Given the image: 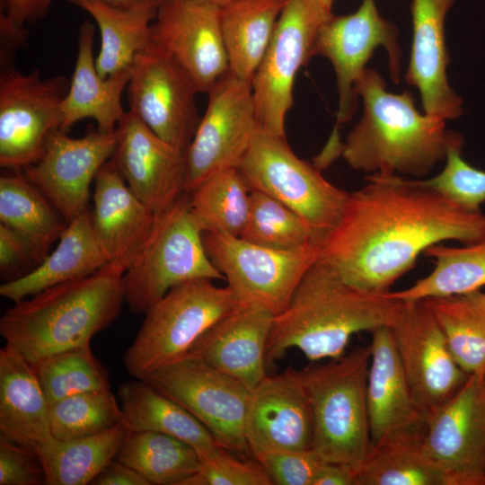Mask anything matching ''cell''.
<instances>
[{
	"instance_id": "cell-1",
	"label": "cell",
	"mask_w": 485,
	"mask_h": 485,
	"mask_svg": "<svg viewBox=\"0 0 485 485\" xmlns=\"http://www.w3.org/2000/svg\"><path fill=\"white\" fill-rule=\"evenodd\" d=\"M349 192L344 212L320 243L319 259L348 283L385 294L419 254L445 241L485 235V215L453 204L420 179L372 174Z\"/></svg>"
},
{
	"instance_id": "cell-2",
	"label": "cell",
	"mask_w": 485,
	"mask_h": 485,
	"mask_svg": "<svg viewBox=\"0 0 485 485\" xmlns=\"http://www.w3.org/2000/svg\"><path fill=\"white\" fill-rule=\"evenodd\" d=\"M403 306L389 292L371 293L348 283L318 258L285 310L273 317L267 366L292 348L313 362L339 358L354 334L392 327Z\"/></svg>"
},
{
	"instance_id": "cell-3",
	"label": "cell",
	"mask_w": 485,
	"mask_h": 485,
	"mask_svg": "<svg viewBox=\"0 0 485 485\" xmlns=\"http://www.w3.org/2000/svg\"><path fill=\"white\" fill-rule=\"evenodd\" d=\"M363 114L342 144L354 170L372 174L422 177L445 160L458 134L445 121L420 113L410 93L386 91L384 78L366 68L356 84Z\"/></svg>"
},
{
	"instance_id": "cell-4",
	"label": "cell",
	"mask_w": 485,
	"mask_h": 485,
	"mask_svg": "<svg viewBox=\"0 0 485 485\" xmlns=\"http://www.w3.org/2000/svg\"><path fill=\"white\" fill-rule=\"evenodd\" d=\"M124 272L120 266L105 263L90 276L14 303L0 319L5 344L31 365L53 353L89 345L120 313Z\"/></svg>"
},
{
	"instance_id": "cell-5",
	"label": "cell",
	"mask_w": 485,
	"mask_h": 485,
	"mask_svg": "<svg viewBox=\"0 0 485 485\" xmlns=\"http://www.w3.org/2000/svg\"><path fill=\"white\" fill-rule=\"evenodd\" d=\"M370 358V345L359 346L300 370L312 411V449L324 462L357 474L373 447L366 396Z\"/></svg>"
},
{
	"instance_id": "cell-6",
	"label": "cell",
	"mask_w": 485,
	"mask_h": 485,
	"mask_svg": "<svg viewBox=\"0 0 485 485\" xmlns=\"http://www.w3.org/2000/svg\"><path fill=\"white\" fill-rule=\"evenodd\" d=\"M238 306L232 290L212 279L197 278L171 288L145 313L138 331L123 355L135 379L183 357L217 321Z\"/></svg>"
},
{
	"instance_id": "cell-7",
	"label": "cell",
	"mask_w": 485,
	"mask_h": 485,
	"mask_svg": "<svg viewBox=\"0 0 485 485\" xmlns=\"http://www.w3.org/2000/svg\"><path fill=\"white\" fill-rule=\"evenodd\" d=\"M197 278L223 279L210 260L203 231L184 192L155 216L135 260L122 276L124 302L135 313H145L173 287Z\"/></svg>"
},
{
	"instance_id": "cell-8",
	"label": "cell",
	"mask_w": 485,
	"mask_h": 485,
	"mask_svg": "<svg viewBox=\"0 0 485 485\" xmlns=\"http://www.w3.org/2000/svg\"><path fill=\"white\" fill-rule=\"evenodd\" d=\"M250 190L261 191L299 215L319 243L339 223L349 192L300 159L286 137L258 128L237 168Z\"/></svg>"
},
{
	"instance_id": "cell-9",
	"label": "cell",
	"mask_w": 485,
	"mask_h": 485,
	"mask_svg": "<svg viewBox=\"0 0 485 485\" xmlns=\"http://www.w3.org/2000/svg\"><path fill=\"white\" fill-rule=\"evenodd\" d=\"M203 242L238 306L260 308L274 316L287 306L320 253V244L315 242L280 251L219 233H203Z\"/></svg>"
},
{
	"instance_id": "cell-10",
	"label": "cell",
	"mask_w": 485,
	"mask_h": 485,
	"mask_svg": "<svg viewBox=\"0 0 485 485\" xmlns=\"http://www.w3.org/2000/svg\"><path fill=\"white\" fill-rule=\"evenodd\" d=\"M397 34L396 26L380 14L375 0H362L354 13L332 15L321 24L314 41L313 56L321 55L330 60L336 74L339 92L335 128L324 148L328 154L340 153L342 143L338 137V128L355 112L358 97L356 84L375 48H385L391 77L396 84L399 82L401 51Z\"/></svg>"
},
{
	"instance_id": "cell-11",
	"label": "cell",
	"mask_w": 485,
	"mask_h": 485,
	"mask_svg": "<svg viewBox=\"0 0 485 485\" xmlns=\"http://www.w3.org/2000/svg\"><path fill=\"white\" fill-rule=\"evenodd\" d=\"M70 79L42 78L40 69L23 74L1 66L0 165L17 171L37 162L49 135L60 129L61 109Z\"/></svg>"
},
{
	"instance_id": "cell-12",
	"label": "cell",
	"mask_w": 485,
	"mask_h": 485,
	"mask_svg": "<svg viewBox=\"0 0 485 485\" xmlns=\"http://www.w3.org/2000/svg\"><path fill=\"white\" fill-rule=\"evenodd\" d=\"M329 18L318 0L287 1L251 80L260 128L286 137V118L294 104L296 74L313 56L318 30Z\"/></svg>"
},
{
	"instance_id": "cell-13",
	"label": "cell",
	"mask_w": 485,
	"mask_h": 485,
	"mask_svg": "<svg viewBox=\"0 0 485 485\" xmlns=\"http://www.w3.org/2000/svg\"><path fill=\"white\" fill-rule=\"evenodd\" d=\"M199 420L225 449L251 454L244 422L251 390L200 359L183 357L143 379Z\"/></svg>"
},
{
	"instance_id": "cell-14",
	"label": "cell",
	"mask_w": 485,
	"mask_h": 485,
	"mask_svg": "<svg viewBox=\"0 0 485 485\" xmlns=\"http://www.w3.org/2000/svg\"><path fill=\"white\" fill-rule=\"evenodd\" d=\"M208 101L185 153V192L210 175L238 168L259 128L251 81L231 71L207 93Z\"/></svg>"
},
{
	"instance_id": "cell-15",
	"label": "cell",
	"mask_w": 485,
	"mask_h": 485,
	"mask_svg": "<svg viewBox=\"0 0 485 485\" xmlns=\"http://www.w3.org/2000/svg\"><path fill=\"white\" fill-rule=\"evenodd\" d=\"M130 74L129 110L162 139L186 153L200 120L195 100L199 90L192 77L152 44L137 54Z\"/></svg>"
},
{
	"instance_id": "cell-16",
	"label": "cell",
	"mask_w": 485,
	"mask_h": 485,
	"mask_svg": "<svg viewBox=\"0 0 485 485\" xmlns=\"http://www.w3.org/2000/svg\"><path fill=\"white\" fill-rule=\"evenodd\" d=\"M424 449L448 485H485V380L470 375L426 419Z\"/></svg>"
},
{
	"instance_id": "cell-17",
	"label": "cell",
	"mask_w": 485,
	"mask_h": 485,
	"mask_svg": "<svg viewBox=\"0 0 485 485\" xmlns=\"http://www.w3.org/2000/svg\"><path fill=\"white\" fill-rule=\"evenodd\" d=\"M392 331L414 400L425 419L462 387L468 375L422 300L404 301Z\"/></svg>"
},
{
	"instance_id": "cell-18",
	"label": "cell",
	"mask_w": 485,
	"mask_h": 485,
	"mask_svg": "<svg viewBox=\"0 0 485 485\" xmlns=\"http://www.w3.org/2000/svg\"><path fill=\"white\" fill-rule=\"evenodd\" d=\"M118 130H92L73 138L60 129L48 137L41 157L23 169V174L51 202L68 224L84 210L90 185L113 155Z\"/></svg>"
},
{
	"instance_id": "cell-19",
	"label": "cell",
	"mask_w": 485,
	"mask_h": 485,
	"mask_svg": "<svg viewBox=\"0 0 485 485\" xmlns=\"http://www.w3.org/2000/svg\"><path fill=\"white\" fill-rule=\"evenodd\" d=\"M151 44L169 54L192 77L199 93L230 71L219 9L191 0H168L151 24Z\"/></svg>"
},
{
	"instance_id": "cell-20",
	"label": "cell",
	"mask_w": 485,
	"mask_h": 485,
	"mask_svg": "<svg viewBox=\"0 0 485 485\" xmlns=\"http://www.w3.org/2000/svg\"><path fill=\"white\" fill-rule=\"evenodd\" d=\"M117 130L111 160L134 194L155 216L162 214L185 192V152L158 137L130 110Z\"/></svg>"
},
{
	"instance_id": "cell-21",
	"label": "cell",
	"mask_w": 485,
	"mask_h": 485,
	"mask_svg": "<svg viewBox=\"0 0 485 485\" xmlns=\"http://www.w3.org/2000/svg\"><path fill=\"white\" fill-rule=\"evenodd\" d=\"M244 435L253 457L266 451L312 449V411L300 370L267 375L251 391Z\"/></svg>"
},
{
	"instance_id": "cell-22",
	"label": "cell",
	"mask_w": 485,
	"mask_h": 485,
	"mask_svg": "<svg viewBox=\"0 0 485 485\" xmlns=\"http://www.w3.org/2000/svg\"><path fill=\"white\" fill-rule=\"evenodd\" d=\"M455 0H412V43L405 75L420 93L424 112L443 120L463 114V100L447 80L450 57L445 44V19Z\"/></svg>"
},
{
	"instance_id": "cell-23",
	"label": "cell",
	"mask_w": 485,
	"mask_h": 485,
	"mask_svg": "<svg viewBox=\"0 0 485 485\" xmlns=\"http://www.w3.org/2000/svg\"><path fill=\"white\" fill-rule=\"evenodd\" d=\"M274 315L237 307L213 324L184 357L198 358L251 391L268 375L266 347Z\"/></svg>"
},
{
	"instance_id": "cell-24",
	"label": "cell",
	"mask_w": 485,
	"mask_h": 485,
	"mask_svg": "<svg viewBox=\"0 0 485 485\" xmlns=\"http://www.w3.org/2000/svg\"><path fill=\"white\" fill-rule=\"evenodd\" d=\"M155 215L134 194L113 161L94 178L93 230L106 263L125 270L137 257Z\"/></svg>"
},
{
	"instance_id": "cell-25",
	"label": "cell",
	"mask_w": 485,
	"mask_h": 485,
	"mask_svg": "<svg viewBox=\"0 0 485 485\" xmlns=\"http://www.w3.org/2000/svg\"><path fill=\"white\" fill-rule=\"evenodd\" d=\"M372 333L366 396L373 446L398 433L425 429L395 346L391 327Z\"/></svg>"
},
{
	"instance_id": "cell-26",
	"label": "cell",
	"mask_w": 485,
	"mask_h": 485,
	"mask_svg": "<svg viewBox=\"0 0 485 485\" xmlns=\"http://www.w3.org/2000/svg\"><path fill=\"white\" fill-rule=\"evenodd\" d=\"M94 33L95 26L89 21L80 25L75 68L61 109L60 130L64 132L82 119H92L97 130L112 133L128 114L121 96L130 80V68L101 77L93 59Z\"/></svg>"
},
{
	"instance_id": "cell-27",
	"label": "cell",
	"mask_w": 485,
	"mask_h": 485,
	"mask_svg": "<svg viewBox=\"0 0 485 485\" xmlns=\"http://www.w3.org/2000/svg\"><path fill=\"white\" fill-rule=\"evenodd\" d=\"M0 436L36 452L54 438L33 366L6 344L0 350Z\"/></svg>"
},
{
	"instance_id": "cell-28",
	"label": "cell",
	"mask_w": 485,
	"mask_h": 485,
	"mask_svg": "<svg viewBox=\"0 0 485 485\" xmlns=\"http://www.w3.org/2000/svg\"><path fill=\"white\" fill-rule=\"evenodd\" d=\"M106 263L88 209L67 224L57 247L32 271L4 282L0 295L18 303L52 286L90 276Z\"/></svg>"
},
{
	"instance_id": "cell-29",
	"label": "cell",
	"mask_w": 485,
	"mask_h": 485,
	"mask_svg": "<svg viewBox=\"0 0 485 485\" xmlns=\"http://www.w3.org/2000/svg\"><path fill=\"white\" fill-rule=\"evenodd\" d=\"M118 399L129 432L163 433L190 445L199 455L210 454L222 447L190 412L144 380L122 384Z\"/></svg>"
},
{
	"instance_id": "cell-30",
	"label": "cell",
	"mask_w": 485,
	"mask_h": 485,
	"mask_svg": "<svg viewBox=\"0 0 485 485\" xmlns=\"http://www.w3.org/2000/svg\"><path fill=\"white\" fill-rule=\"evenodd\" d=\"M287 0H236L219 10L230 71L252 80Z\"/></svg>"
},
{
	"instance_id": "cell-31",
	"label": "cell",
	"mask_w": 485,
	"mask_h": 485,
	"mask_svg": "<svg viewBox=\"0 0 485 485\" xmlns=\"http://www.w3.org/2000/svg\"><path fill=\"white\" fill-rule=\"evenodd\" d=\"M0 223L28 242L40 263L67 226L47 197L17 172L0 178Z\"/></svg>"
},
{
	"instance_id": "cell-32",
	"label": "cell",
	"mask_w": 485,
	"mask_h": 485,
	"mask_svg": "<svg viewBox=\"0 0 485 485\" xmlns=\"http://www.w3.org/2000/svg\"><path fill=\"white\" fill-rule=\"evenodd\" d=\"M129 430L123 422L96 435L59 441L37 451L47 485H86L117 458Z\"/></svg>"
},
{
	"instance_id": "cell-33",
	"label": "cell",
	"mask_w": 485,
	"mask_h": 485,
	"mask_svg": "<svg viewBox=\"0 0 485 485\" xmlns=\"http://www.w3.org/2000/svg\"><path fill=\"white\" fill-rule=\"evenodd\" d=\"M424 431H403L373 446L356 485H448L425 452Z\"/></svg>"
},
{
	"instance_id": "cell-34",
	"label": "cell",
	"mask_w": 485,
	"mask_h": 485,
	"mask_svg": "<svg viewBox=\"0 0 485 485\" xmlns=\"http://www.w3.org/2000/svg\"><path fill=\"white\" fill-rule=\"evenodd\" d=\"M422 301L462 370L485 376V293L479 289Z\"/></svg>"
},
{
	"instance_id": "cell-35",
	"label": "cell",
	"mask_w": 485,
	"mask_h": 485,
	"mask_svg": "<svg viewBox=\"0 0 485 485\" xmlns=\"http://www.w3.org/2000/svg\"><path fill=\"white\" fill-rule=\"evenodd\" d=\"M67 1L88 13L99 29L101 48L95 66L101 77L129 69L137 54L150 47L153 15L101 0Z\"/></svg>"
},
{
	"instance_id": "cell-36",
	"label": "cell",
	"mask_w": 485,
	"mask_h": 485,
	"mask_svg": "<svg viewBox=\"0 0 485 485\" xmlns=\"http://www.w3.org/2000/svg\"><path fill=\"white\" fill-rule=\"evenodd\" d=\"M424 254L434 259L433 270L406 289L390 291L391 296L417 301L467 293L485 286V235L460 247L435 244Z\"/></svg>"
},
{
	"instance_id": "cell-37",
	"label": "cell",
	"mask_w": 485,
	"mask_h": 485,
	"mask_svg": "<svg viewBox=\"0 0 485 485\" xmlns=\"http://www.w3.org/2000/svg\"><path fill=\"white\" fill-rule=\"evenodd\" d=\"M116 459L149 485H183L200 464L199 454L190 445L155 431L129 432Z\"/></svg>"
},
{
	"instance_id": "cell-38",
	"label": "cell",
	"mask_w": 485,
	"mask_h": 485,
	"mask_svg": "<svg viewBox=\"0 0 485 485\" xmlns=\"http://www.w3.org/2000/svg\"><path fill=\"white\" fill-rule=\"evenodd\" d=\"M250 188L237 168L217 172L189 192L190 210L203 233L240 236L248 216Z\"/></svg>"
},
{
	"instance_id": "cell-39",
	"label": "cell",
	"mask_w": 485,
	"mask_h": 485,
	"mask_svg": "<svg viewBox=\"0 0 485 485\" xmlns=\"http://www.w3.org/2000/svg\"><path fill=\"white\" fill-rule=\"evenodd\" d=\"M32 366L49 405L77 393L110 389L108 372L90 344L53 353Z\"/></svg>"
},
{
	"instance_id": "cell-40",
	"label": "cell",
	"mask_w": 485,
	"mask_h": 485,
	"mask_svg": "<svg viewBox=\"0 0 485 485\" xmlns=\"http://www.w3.org/2000/svg\"><path fill=\"white\" fill-rule=\"evenodd\" d=\"M242 239L280 251L318 242L310 225L295 211L259 190H251L250 206ZM320 244V243H319Z\"/></svg>"
},
{
	"instance_id": "cell-41",
	"label": "cell",
	"mask_w": 485,
	"mask_h": 485,
	"mask_svg": "<svg viewBox=\"0 0 485 485\" xmlns=\"http://www.w3.org/2000/svg\"><path fill=\"white\" fill-rule=\"evenodd\" d=\"M121 422V406L110 389L77 393L49 405L51 434L59 441L96 435Z\"/></svg>"
},
{
	"instance_id": "cell-42",
	"label": "cell",
	"mask_w": 485,
	"mask_h": 485,
	"mask_svg": "<svg viewBox=\"0 0 485 485\" xmlns=\"http://www.w3.org/2000/svg\"><path fill=\"white\" fill-rule=\"evenodd\" d=\"M463 138L458 133L448 146L442 172L422 181L460 208L481 212V207L485 203V171L463 158Z\"/></svg>"
},
{
	"instance_id": "cell-43",
	"label": "cell",
	"mask_w": 485,
	"mask_h": 485,
	"mask_svg": "<svg viewBox=\"0 0 485 485\" xmlns=\"http://www.w3.org/2000/svg\"><path fill=\"white\" fill-rule=\"evenodd\" d=\"M199 458L198 470L183 485H272L269 474L255 458L240 459L223 447Z\"/></svg>"
},
{
	"instance_id": "cell-44",
	"label": "cell",
	"mask_w": 485,
	"mask_h": 485,
	"mask_svg": "<svg viewBox=\"0 0 485 485\" xmlns=\"http://www.w3.org/2000/svg\"><path fill=\"white\" fill-rule=\"evenodd\" d=\"M255 458L275 485H313L322 463L313 450H273Z\"/></svg>"
},
{
	"instance_id": "cell-45",
	"label": "cell",
	"mask_w": 485,
	"mask_h": 485,
	"mask_svg": "<svg viewBox=\"0 0 485 485\" xmlns=\"http://www.w3.org/2000/svg\"><path fill=\"white\" fill-rule=\"evenodd\" d=\"M45 472L36 451L0 436V485H40Z\"/></svg>"
},
{
	"instance_id": "cell-46",
	"label": "cell",
	"mask_w": 485,
	"mask_h": 485,
	"mask_svg": "<svg viewBox=\"0 0 485 485\" xmlns=\"http://www.w3.org/2000/svg\"><path fill=\"white\" fill-rule=\"evenodd\" d=\"M40 264L30 243L0 223V272L6 281L20 278Z\"/></svg>"
},
{
	"instance_id": "cell-47",
	"label": "cell",
	"mask_w": 485,
	"mask_h": 485,
	"mask_svg": "<svg viewBox=\"0 0 485 485\" xmlns=\"http://www.w3.org/2000/svg\"><path fill=\"white\" fill-rule=\"evenodd\" d=\"M53 0H0V14L15 26L26 28L44 19Z\"/></svg>"
},
{
	"instance_id": "cell-48",
	"label": "cell",
	"mask_w": 485,
	"mask_h": 485,
	"mask_svg": "<svg viewBox=\"0 0 485 485\" xmlns=\"http://www.w3.org/2000/svg\"><path fill=\"white\" fill-rule=\"evenodd\" d=\"M93 485H149L146 480L131 467L117 459L108 464L93 480Z\"/></svg>"
},
{
	"instance_id": "cell-49",
	"label": "cell",
	"mask_w": 485,
	"mask_h": 485,
	"mask_svg": "<svg viewBox=\"0 0 485 485\" xmlns=\"http://www.w3.org/2000/svg\"><path fill=\"white\" fill-rule=\"evenodd\" d=\"M357 472L342 464L323 462L313 485H356Z\"/></svg>"
},
{
	"instance_id": "cell-50",
	"label": "cell",
	"mask_w": 485,
	"mask_h": 485,
	"mask_svg": "<svg viewBox=\"0 0 485 485\" xmlns=\"http://www.w3.org/2000/svg\"><path fill=\"white\" fill-rule=\"evenodd\" d=\"M112 6L149 13L155 18L160 7L168 0H101Z\"/></svg>"
},
{
	"instance_id": "cell-51",
	"label": "cell",
	"mask_w": 485,
	"mask_h": 485,
	"mask_svg": "<svg viewBox=\"0 0 485 485\" xmlns=\"http://www.w3.org/2000/svg\"><path fill=\"white\" fill-rule=\"evenodd\" d=\"M200 4L208 5L216 9H222L236 0H191Z\"/></svg>"
},
{
	"instance_id": "cell-52",
	"label": "cell",
	"mask_w": 485,
	"mask_h": 485,
	"mask_svg": "<svg viewBox=\"0 0 485 485\" xmlns=\"http://www.w3.org/2000/svg\"><path fill=\"white\" fill-rule=\"evenodd\" d=\"M320 8L326 17H331L332 13V5L334 0H318Z\"/></svg>"
},
{
	"instance_id": "cell-53",
	"label": "cell",
	"mask_w": 485,
	"mask_h": 485,
	"mask_svg": "<svg viewBox=\"0 0 485 485\" xmlns=\"http://www.w3.org/2000/svg\"><path fill=\"white\" fill-rule=\"evenodd\" d=\"M484 380H485V376H484Z\"/></svg>"
}]
</instances>
